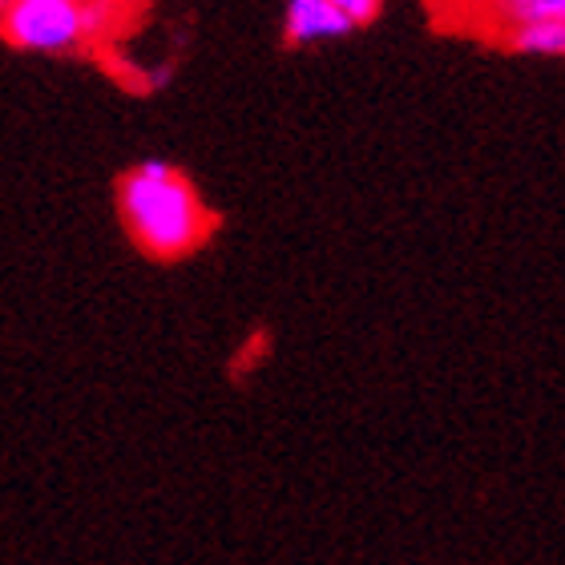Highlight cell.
Wrapping results in <instances>:
<instances>
[{
	"label": "cell",
	"mask_w": 565,
	"mask_h": 565,
	"mask_svg": "<svg viewBox=\"0 0 565 565\" xmlns=\"http://www.w3.org/2000/svg\"><path fill=\"white\" fill-rule=\"evenodd\" d=\"M328 4L340 12L352 29H360V24L376 21V12H380V4H384V0H328Z\"/></svg>",
	"instance_id": "8992f818"
},
{
	"label": "cell",
	"mask_w": 565,
	"mask_h": 565,
	"mask_svg": "<svg viewBox=\"0 0 565 565\" xmlns=\"http://www.w3.org/2000/svg\"><path fill=\"white\" fill-rule=\"evenodd\" d=\"M282 29H287L291 45H319V41H335V36L352 33V24L343 21L328 0H287Z\"/></svg>",
	"instance_id": "3957f363"
},
{
	"label": "cell",
	"mask_w": 565,
	"mask_h": 565,
	"mask_svg": "<svg viewBox=\"0 0 565 565\" xmlns=\"http://www.w3.org/2000/svg\"><path fill=\"white\" fill-rule=\"evenodd\" d=\"M9 4H12V0H0V12H4V9H9Z\"/></svg>",
	"instance_id": "52a82bcc"
},
{
	"label": "cell",
	"mask_w": 565,
	"mask_h": 565,
	"mask_svg": "<svg viewBox=\"0 0 565 565\" xmlns=\"http://www.w3.org/2000/svg\"><path fill=\"white\" fill-rule=\"evenodd\" d=\"M118 206L130 238L153 259H186L214 231V214L206 211L194 182L162 158L134 166L121 178Z\"/></svg>",
	"instance_id": "6da1fadb"
},
{
	"label": "cell",
	"mask_w": 565,
	"mask_h": 565,
	"mask_svg": "<svg viewBox=\"0 0 565 565\" xmlns=\"http://www.w3.org/2000/svg\"><path fill=\"white\" fill-rule=\"evenodd\" d=\"M0 33L17 49H33V53H70L85 45L82 29V4H65V0H12L0 12Z\"/></svg>",
	"instance_id": "7a4b0ae2"
},
{
	"label": "cell",
	"mask_w": 565,
	"mask_h": 565,
	"mask_svg": "<svg viewBox=\"0 0 565 565\" xmlns=\"http://www.w3.org/2000/svg\"><path fill=\"white\" fill-rule=\"evenodd\" d=\"M65 4H82V0H65Z\"/></svg>",
	"instance_id": "ba28073f"
},
{
	"label": "cell",
	"mask_w": 565,
	"mask_h": 565,
	"mask_svg": "<svg viewBox=\"0 0 565 565\" xmlns=\"http://www.w3.org/2000/svg\"><path fill=\"white\" fill-rule=\"evenodd\" d=\"M509 45L518 53H533V57H557L565 49V21H537L521 24L509 33Z\"/></svg>",
	"instance_id": "277c9868"
},
{
	"label": "cell",
	"mask_w": 565,
	"mask_h": 565,
	"mask_svg": "<svg viewBox=\"0 0 565 565\" xmlns=\"http://www.w3.org/2000/svg\"><path fill=\"white\" fill-rule=\"evenodd\" d=\"M497 17L509 33L521 29V24H537V21H565V0H493Z\"/></svg>",
	"instance_id": "5b68a950"
}]
</instances>
